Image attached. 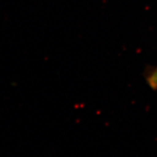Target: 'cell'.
Segmentation results:
<instances>
[{"mask_svg": "<svg viewBox=\"0 0 157 157\" xmlns=\"http://www.w3.org/2000/svg\"><path fill=\"white\" fill-rule=\"evenodd\" d=\"M146 80L151 89L157 90V66L147 74Z\"/></svg>", "mask_w": 157, "mask_h": 157, "instance_id": "cell-1", "label": "cell"}]
</instances>
